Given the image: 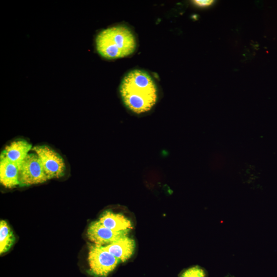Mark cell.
<instances>
[{
	"mask_svg": "<svg viewBox=\"0 0 277 277\" xmlns=\"http://www.w3.org/2000/svg\"><path fill=\"white\" fill-rule=\"evenodd\" d=\"M31 148V144L25 140L14 141L5 148L1 154V157L19 165Z\"/></svg>",
	"mask_w": 277,
	"mask_h": 277,
	"instance_id": "cell-8",
	"label": "cell"
},
{
	"mask_svg": "<svg viewBox=\"0 0 277 277\" xmlns=\"http://www.w3.org/2000/svg\"><path fill=\"white\" fill-rule=\"evenodd\" d=\"M12 231L4 220L0 222V253L7 252L14 243Z\"/></svg>",
	"mask_w": 277,
	"mask_h": 277,
	"instance_id": "cell-11",
	"label": "cell"
},
{
	"mask_svg": "<svg viewBox=\"0 0 277 277\" xmlns=\"http://www.w3.org/2000/svg\"><path fill=\"white\" fill-rule=\"evenodd\" d=\"M98 221L105 227L115 231H129L132 228L130 221L126 216L109 210L105 211Z\"/></svg>",
	"mask_w": 277,
	"mask_h": 277,
	"instance_id": "cell-10",
	"label": "cell"
},
{
	"mask_svg": "<svg viewBox=\"0 0 277 277\" xmlns=\"http://www.w3.org/2000/svg\"><path fill=\"white\" fill-rule=\"evenodd\" d=\"M32 150L39 159L48 180L64 175L65 164L58 153L46 145L35 146Z\"/></svg>",
	"mask_w": 277,
	"mask_h": 277,
	"instance_id": "cell-5",
	"label": "cell"
},
{
	"mask_svg": "<svg viewBox=\"0 0 277 277\" xmlns=\"http://www.w3.org/2000/svg\"><path fill=\"white\" fill-rule=\"evenodd\" d=\"M104 247L120 261L124 262L133 254L135 242L126 235Z\"/></svg>",
	"mask_w": 277,
	"mask_h": 277,
	"instance_id": "cell-7",
	"label": "cell"
},
{
	"mask_svg": "<svg viewBox=\"0 0 277 277\" xmlns=\"http://www.w3.org/2000/svg\"><path fill=\"white\" fill-rule=\"evenodd\" d=\"M96 46L102 56L115 59L133 53L136 43L133 34L127 28L115 26L104 29L97 35Z\"/></svg>",
	"mask_w": 277,
	"mask_h": 277,
	"instance_id": "cell-2",
	"label": "cell"
},
{
	"mask_svg": "<svg viewBox=\"0 0 277 277\" xmlns=\"http://www.w3.org/2000/svg\"><path fill=\"white\" fill-rule=\"evenodd\" d=\"M129 230L115 231L103 225L99 221L91 223L87 229V236L93 244L105 246L127 235Z\"/></svg>",
	"mask_w": 277,
	"mask_h": 277,
	"instance_id": "cell-6",
	"label": "cell"
},
{
	"mask_svg": "<svg viewBox=\"0 0 277 277\" xmlns=\"http://www.w3.org/2000/svg\"><path fill=\"white\" fill-rule=\"evenodd\" d=\"M180 277H206V273L202 268L195 266L185 270Z\"/></svg>",
	"mask_w": 277,
	"mask_h": 277,
	"instance_id": "cell-12",
	"label": "cell"
},
{
	"mask_svg": "<svg viewBox=\"0 0 277 277\" xmlns=\"http://www.w3.org/2000/svg\"><path fill=\"white\" fill-rule=\"evenodd\" d=\"M88 262L91 273L105 277L116 267L120 261L105 249L104 246L92 244L89 247Z\"/></svg>",
	"mask_w": 277,
	"mask_h": 277,
	"instance_id": "cell-3",
	"label": "cell"
},
{
	"mask_svg": "<svg viewBox=\"0 0 277 277\" xmlns=\"http://www.w3.org/2000/svg\"><path fill=\"white\" fill-rule=\"evenodd\" d=\"M120 92L125 106L140 114L149 111L157 100V89L150 76L144 71L128 73L121 83Z\"/></svg>",
	"mask_w": 277,
	"mask_h": 277,
	"instance_id": "cell-1",
	"label": "cell"
},
{
	"mask_svg": "<svg viewBox=\"0 0 277 277\" xmlns=\"http://www.w3.org/2000/svg\"><path fill=\"white\" fill-rule=\"evenodd\" d=\"M193 2L198 6L206 7L211 5L214 1L212 0H195Z\"/></svg>",
	"mask_w": 277,
	"mask_h": 277,
	"instance_id": "cell-13",
	"label": "cell"
},
{
	"mask_svg": "<svg viewBox=\"0 0 277 277\" xmlns=\"http://www.w3.org/2000/svg\"><path fill=\"white\" fill-rule=\"evenodd\" d=\"M48 180L38 156L35 153H28L19 165V185L37 184Z\"/></svg>",
	"mask_w": 277,
	"mask_h": 277,
	"instance_id": "cell-4",
	"label": "cell"
},
{
	"mask_svg": "<svg viewBox=\"0 0 277 277\" xmlns=\"http://www.w3.org/2000/svg\"><path fill=\"white\" fill-rule=\"evenodd\" d=\"M0 182L6 188L19 185V165L0 157Z\"/></svg>",
	"mask_w": 277,
	"mask_h": 277,
	"instance_id": "cell-9",
	"label": "cell"
}]
</instances>
